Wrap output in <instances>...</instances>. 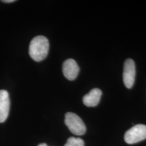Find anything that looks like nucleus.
Here are the masks:
<instances>
[{
	"instance_id": "obj_1",
	"label": "nucleus",
	"mask_w": 146,
	"mask_h": 146,
	"mask_svg": "<svg viewBox=\"0 0 146 146\" xmlns=\"http://www.w3.org/2000/svg\"><path fill=\"white\" fill-rule=\"evenodd\" d=\"M49 49V43L47 37L40 35L32 39L29 45V53L33 60L40 62L46 58Z\"/></svg>"
},
{
	"instance_id": "obj_2",
	"label": "nucleus",
	"mask_w": 146,
	"mask_h": 146,
	"mask_svg": "<svg viewBox=\"0 0 146 146\" xmlns=\"http://www.w3.org/2000/svg\"><path fill=\"white\" fill-rule=\"evenodd\" d=\"M64 123L69 131L76 135H82L86 131V127L82 120L75 113L68 112L65 114Z\"/></svg>"
},
{
	"instance_id": "obj_3",
	"label": "nucleus",
	"mask_w": 146,
	"mask_h": 146,
	"mask_svg": "<svg viewBox=\"0 0 146 146\" xmlns=\"http://www.w3.org/2000/svg\"><path fill=\"white\" fill-rule=\"evenodd\" d=\"M146 139V125H134L125 134L124 139L128 144H134Z\"/></svg>"
},
{
	"instance_id": "obj_4",
	"label": "nucleus",
	"mask_w": 146,
	"mask_h": 146,
	"mask_svg": "<svg viewBox=\"0 0 146 146\" xmlns=\"http://www.w3.org/2000/svg\"><path fill=\"white\" fill-rule=\"evenodd\" d=\"M135 74V64L134 61L131 58L127 59L124 63L123 80V83L127 88H131L133 86Z\"/></svg>"
},
{
	"instance_id": "obj_5",
	"label": "nucleus",
	"mask_w": 146,
	"mask_h": 146,
	"mask_svg": "<svg viewBox=\"0 0 146 146\" xmlns=\"http://www.w3.org/2000/svg\"><path fill=\"white\" fill-rule=\"evenodd\" d=\"M62 72L66 78L72 81L77 78L80 72V68L74 60L69 58L63 63Z\"/></svg>"
},
{
	"instance_id": "obj_6",
	"label": "nucleus",
	"mask_w": 146,
	"mask_h": 146,
	"mask_svg": "<svg viewBox=\"0 0 146 146\" xmlns=\"http://www.w3.org/2000/svg\"><path fill=\"white\" fill-rule=\"evenodd\" d=\"M11 102L8 92L5 90H0V123L7 120L10 110Z\"/></svg>"
},
{
	"instance_id": "obj_7",
	"label": "nucleus",
	"mask_w": 146,
	"mask_h": 146,
	"mask_svg": "<svg viewBox=\"0 0 146 146\" xmlns=\"http://www.w3.org/2000/svg\"><path fill=\"white\" fill-rule=\"evenodd\" d=\"M101 96L102 91L100 89H93L84 96L83 102L87 107H95L99 104Z\"/></svg>"
},
{
	"instance_id": "obj_8",
	"label": "nucleus",
	"mask_w": 146,
	"mask_h": 146,
	"mask_svg": "<svg viewBox=\"0 0 146 146\" xmlns=\"http://www.w3.org/2000/svg\"><path fill=\"white\" fill-rule=\"evenodd\" d=\"M84 142L82 139L79 137H70L68 139L64 146H84Z\"/></svg>"
},
{
	"instance_id": "obj_9",
	"label": "nucleus",
	"mask_w": 146,
	"mask_h": 146,
	"mask_svg": "<svg viewBox=\"0 0 146 146\" xmlns=\"http://www.w3.org/2000/svg\"><path fill=\"white\" fill-rule=\"evenodd\" d=\"M15 1V0H3V1H2V2H5V3H11V2H14Z\"/></svg>"
},
{
	"instance_id": "obj_10",
	"label": "nucleus",
	"mask_w": 146,
	"mask_h": 146,
	"mask_svg": "<svg viewBox=\"0 0 146 146\" xmlns=\"http://www.w3.org/2000/svg\"><path fill=\"white\" fill-rule=\"evenodd\" d=\"M37 146H48L47 144L45 143H40Z\"/></svg>"
}]
</instances>
